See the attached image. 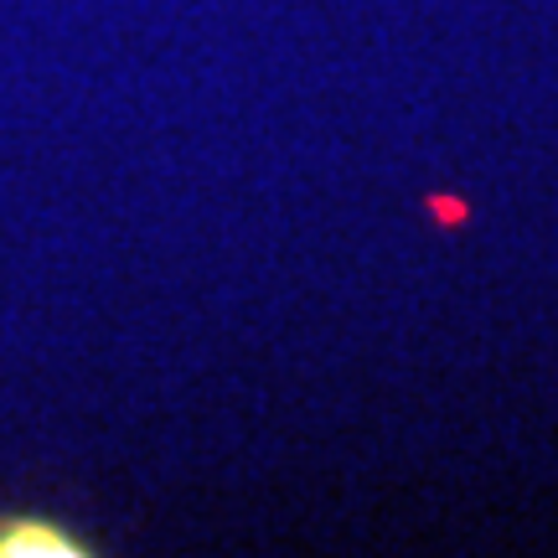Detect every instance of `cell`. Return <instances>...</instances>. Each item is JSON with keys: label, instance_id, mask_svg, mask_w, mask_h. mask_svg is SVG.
<instances>
[{"label": "cell", "instance_id": "cell-1", "mask_svg": "<svg viewBox=\"0 0 558 558\" xmlns=\"http://www.w3.org/2000/svg\"><path fill=\"white\" fill-rule=\"evenodd\" d=\"M0 554H83L78 543L68 538L62 527H47V522L16 518V522H0Z\"/></svg>", "mask_w": 558, "mask_h": 558}]
</instances>
